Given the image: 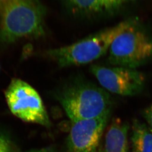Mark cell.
Masks as SVG:
<instances>
[{
	"label": "cell",
	"mask_w": 152,
	"mask_h": 152,
	"mask_svg": "<svg viewBox=\"0 0 152 152\" xmlns=\"http://www.w3.org/2000/svg\"><path fill=\"white\" fill-rule=\"evenodd\" d=\"M129 125L120 118L113 119L106 133L102 152H129L127 132Z\"/></svg>",
	"instance_id": "cell-9"
},
{
	"label": "cell",
	"mask_w": 152,
	"mask_h": 152,
	"mask_svg": "<svg viewBox=\"0 0 152 152\" xmlns=\"http://www.w3.org/2000/svg\"><path fill=\"white\" fill-rule=\"evenodd\" d=\"M0 69H1V66H0Z\"/></svg>",
	"instance_id": "cell-15"
},
{
	"label": "cell",
	"mask_w": 152,
	"mask_h": 152,
	"mask_svg": "<svg viewBox=\"0 0 152 152\" xmlns=\"http://www.w3.org/2000/svg\"><path fill=\"white\" fill-rule=\"evenodd\" d=\"M28 152H54L53 150L48 149V148H44L41 149L33 150L32 151Z\"/></svg>",
	"instance_id": "cell-13"
},
{
	"label": "cell",
	"mask_w": 152,
	"mask_h": 152,
	"mask_svg": "<svg viewBox=\"0 0 152 152\" xmlns=\"http://www.w3.org/2000/svg\"><path fill=\"white\" fill-rule=\"evenodd\" d=\"M152 58V37L136 20L114 39L109 49V62L136 69Z\"/></svg>",
	"instance_id": "cell-4"
},
{
	"label": "cell",
	"mask_w": 152,
	"mask_h": 152,
	"mask_svg": "<svg viewBox=\"0 0 152 152\" xmlns=\"http://www.w3.org/2000/svg\"><path fill=\"white\" fill-rule=\"evenodd\" d=\"M144 117L149 125L150 128L152 130V102L149 107L144 112Z\"/></svg>",
	"instance_id": "cell-12"
},
{
	"label": "cell",
	"mask_w": 152,
	"mask_h": 152,
	"mask_svg": "<svg viewBox=\"0 0 152 152\" xmlns=\"http://www.w3.org/2000/svg\"><path fill=\"white\" fill-rule=\"evenodd\" d=\"M0 152H15L12 141L7 136L0 132Z\"/></svg>",
	"instance_id": "cell-11"
},
{
	"label": "cell",
	"mask_w": 152,
	"mask_h": 152,
	"mask_svg": "<svg viewBox=\"0 0 152 152\" xmlns=\"http://www.w3.org/2000/svg\"><path fill=\"white\" fill-rule=\"evenodd\" d=\"M56 97L72 122L100 117L111 110L109 94L89 83L77 82L67 86Z\"/></svg>",
	"instance_id": "cell-3"
},
{
	"label": "cell",
	"mask_w": 152,
	"mask_h": 152,
	"mask_svg": "<svg viewBox=\"0 0 152 152\" xmlns=\"http://www.w3.org/2000/svg\"><path fill=\"white\" fill-rule=\"evenodd\" d=\"M100 152H102V150H101V151H100Z\"/></svg>",
	"instance_id": "cell-14"
},
{
	"label": "cell",
	"mask_w": 152,
	"mask_h": 152,
	"mask_svg": "<svg viewBox=\"0 0 152 152\" xmlns=\"http://www.w3.org/2000/svg\"><path fill=\"white\" fill-rule=\"evenodd\" d=\"M129 0H67L75 13L87 16L108 15L116 12Z\"/></svg>",
	"instance_id": "cell-8"
},
{
	"label": "cell",
	"mask_w": 152,
	"mask_h": 152,
	"mask_svg": "<svg viewBox=\"0 0 152 152\" xmlns=\"http://www.w3.org/2000/svg\"><path fill=\"white\" fill-rule=\"evenodd\" d=\"M10 112L21 120L50 127L51 124L42 100L37 91L20 79H14L5 91Z\"/></svg>",
	"instance_id": "cell-5"
},
{
	"label": "cell",
	"mask_w": 152,
	"mask_h": 152,
	"mask_svg": "<svg viewBox=\"0 0 152 152\" xmlns=\"http://www.w3.org/2000/svg\"><path fill=\"white\" fill-rule=\"evenodd\" d=\"M110 112L100 117L72 122L67 139V152H100L101 138Z\"/></svg>",
	"instance_id": "cell-7"
},
{
	"label": "cell",
	"mask_w": 152,
	"mask_h": 152,
	"mask_svg": "<svg viewBox=\"0 0 152 152\" xmlns=\"http://www.w3.org/2000/svg\"><path fill=\"white\" fill-rule=\"evenodd\" d=\"M45 13L39 0H0V41L11 44L44 36Z\"/></svg>",
	"instance_id": "cell-1"
},
{
	"label": "cell",
	"mask_w": 152,
	"mask_h": 152,
	"mask_svg": "<svg viewBox=\"0 0 152 152\" xmlns=\"http://www.w3.org/2000/svg\"><path fill=\"white\" fill-rule=\"evenodd\" d=\"M132 152H152V130L138 120L132 126Z\"/></svg>",
	"instance_id": "cell-10"
},
{
	"label": "cell",
	"mask_w": 152,
	"mask_h": 152,
	"mask_svg": "<svg viewBox=\"0 0 152 152\" xmlns=\"http://www.w3.org/2000/svg\"><path fill=\"white\" fill-rule=\"evenodd\" d=\"M133 21V19L124 21L70 45L47 50L45 55L60 67L91 63L105 54L114 39Z\"/></svg>",
	"instance_id": "cell-2"
},
{
	"label": "cell",
	"mask_w": 152,
	"mask_h": 152,
	"mask_svg": "<svg viewBox=\"0 0 152 152\" xmlns=\"http://www.w3.org/2000/svg\"><path fill=\"white\" fill-rule=\"evenodd\" d=\"M91 71L103 88L118 95H136L142 91L145 83V76L136 69L94 65Z\"/></svg>",
	"instance_id": "cell-6"
}]
</instances>
